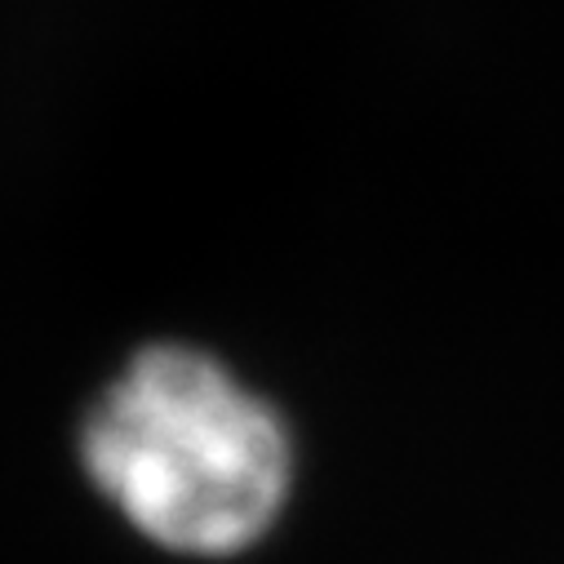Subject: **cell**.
Instances as JSON below:
<instances>
[{
  "label": "cell",
  "instance_id": "6da1fadb",
  "mask_svg": "<svg viewBox=\"0 0 564 564\" xmlns=\"http://www.w3.org/2000/svg\"><path fill=\"white\" fill-rule=\"evenodd\" d=\"M94 489L148 542L223 560L290 507L294 432L258 387L196 343H148L80 427Z\"/></svg>",
  "mask_w": 564,
  "mask_h": 564
}]
</instances>
